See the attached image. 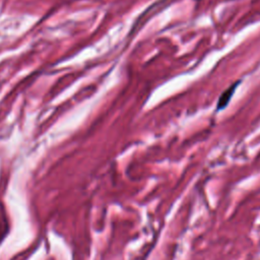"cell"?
Here are the masks:
<instances>
[{"label": "cell", "mask_w": 260, "mask_h": 260, "mask_svg": "<svg viewBox=\"0 0 260 260\" xmlns=\"http://www.w3.org/2000/svg\"><path fill=\"white\" fill-rule=\"evenodd\" d=\"M240 83H241V80H238V81H236L235 83L231 84L226 89H224V90L221 92L220 96L218 98L217 105H216V110H217V111L223 110V109L229 105L231 99L233 98V95H234V93H235V91H236V89H237V87L239 86Z\"/></svg>", "instance_id": "6da1fadb"}]
</instances>
